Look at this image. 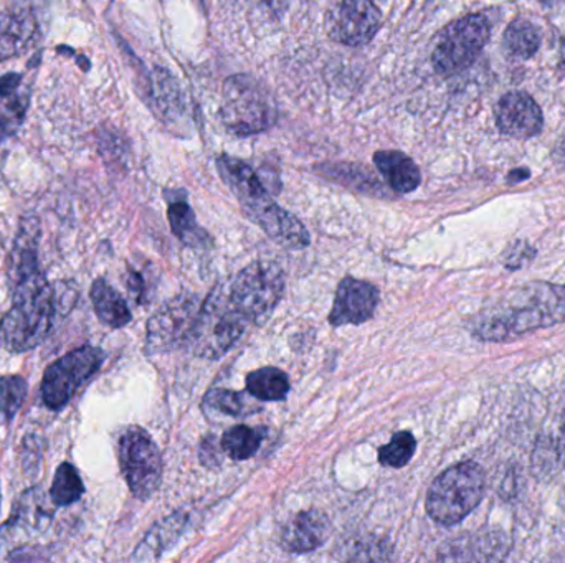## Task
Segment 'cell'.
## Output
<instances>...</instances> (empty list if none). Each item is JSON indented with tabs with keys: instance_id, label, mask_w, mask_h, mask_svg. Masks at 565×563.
Returning <instances> with one entry per match:
<instances>
[{
	"instance_id": "e0dca14e",
	"label": "cell",
	"mask_w": 565,
	"mask_h": 563,
	"mask_svg": "<svg viewBox=\"0 0 565 563\" xmlns=\"http://www.w3.org/2000/svg\"><path fill=\"white\" fill-rule=\"evenodd\" d=\"M331 534L328 516L319 511L299 512L282 528L280 544L286 552L305 554L321 548Z\"/></svg>"
},
{
	"instance_id": "44dd1931",
	"label": "cell",
	"mask_w": 565,
	"mask_h": 563,
	"mask_svg": "<svg viewBox=\"0 0 565 563\" xmlns=\"http://www.w3.org/2000/svg\"><path fill=\"white\" fill-rule=\"evenodd\" d=\"M168 217L172 231H174L175 237L182 243L189 245V247H202L205 240H207V235L199 227L194 210L189 207L188 202H171L169 204Z\"/></svg>"
},
{
	"instance_id": "6da1fadb",
	"label": "cell",
	"mask_w": 565,
	"mask_h": 563,
	"mask_svg": "<svg viewBox=\"0 0 565 563\" xmlns=\"http://www.w3.org/2000/svg\"><path fill=\"white\" fill-rule=\"evenodd\" d=\"M70 288L56 286L46 281L42 271L10 284L13 306L0 321V344L9 353L22 354L35 349L49 336L56 316L70 310L66 297Z\"/></svg>"
},
{
	"instance_id": "7402d4cb",
	"label": "cell",
	"mask_w": 565,
	"mask_h": 563,
	"mask_svg": "<svg viewBox=\"0 0 565 563\" xmlns=\"http://www.w3.org/2000/svg\"><path fill=\"white\" fill-rule=\"evenodd\" d=\"M504 46L514 58H531L541 46L540 30L530 20H514L504 32Z\"/></svg>"
},
{
	"instance_id": "9c48e42d",
	"label": "cell",
	"mask_w": 565,
	"mask_h": 563,
	"mask_svg": "<svg viewBox=\"0 0 565 563\" xmlns=\"http://www.w3.org/2000/svg\"><path fill=\"white\" fill-rule=\"evenodd\" d=\"M105 353L83 346L46 367L42 379V399L49 409L62 410L79 389L102 369Z\"/></svg>"
},
{
	"instance_id": "3957f363",
	"label": "cell",
	"mask_w": 565,
	"mask_h": 563,
	"mask_svg": "<svg viewBox=\"0 0 565 563\" xmlns=\"http://www.w3.org/2000/svg\"><path fill=\"white\" fill-rule=\"evenodd\" d=\"M217 167L244 210L271 240L286 248L308 247L309 234L305 225L270 197L257 172L247 162L224 154L217 159Z\"/></svg>"
},
{
	"instance_id": "4dcf8cb0",
	"label": "cell",
	"mask_w": 565,
	"mask_h": 563,
	"mask_svg": "<svg viewBox=\"0 0 565 563\" xmlns=\"http://www.w3.org/2000/svg\"><path fill=\"white\" fill-rule=\"evenodd\" d=\"M257 15L267 20H280L289 7V0H247Z\"/></svg>"
},
{
	"instance_id": "1f68e13d",
	"label": "cell",
	"mask_w": 565,
	"mask_h": 563,
	"mask_svg": "<svg viewBox=\"0 0 565 563\" xmlns=\"http://www.w3.org/2000/svg\"><path fill=\"white\" fill-rule=\"evenodd\" d=\"M20 85H22V75L7 73L0 78V96L7 98V96L13 95V93L19 91Z\"/></svg>"
},
{
	"instance_id": "83f0119b",
	"label": "cell",
	"mask_w": 565,
	"mask_h": 563,
	"mask_svg": "<svg viewBox=\"0 0 565 563\" xmlns=\"http://www.w3.org/2000/svg\"><path fill=\"white\" fill-rule=\"evenodd\" d=\"M26 380L20 376H6L0 379V415L10 422L22 409L26 397Z\"/></svg>"
},
{
	"instance_id": "484cf974",
	"label": "cell",
	"mask_w": 565,
	"mask_h": 563,
	"mask_svg": "<svg viewBox=\"0 0 565 563\" xmlns=\"http://www.w3.org/2000/svg\"><path fill=\"white\" fill-rule=\"evenodd\" d=\"M262 436L250 426L237 425L228 430L222 439V450L231 456L232 459L244 462L260 448Z\"/></svg>"
},
{
	"instance_id": "52a82bcc",
	"label": "cell",
	"mask_w": 565,
	"mask_h": 563,
	"mask_svg": "<svg viewBox=\"0 0 565 563\" xmlns=\"http://www.w3.org/2000/svg\"><path fill=\"white\" fill-rule=\"evenodd\" d=\"M228 296L248 324H260L270 317L285 291V274L277 263L255 261L241 271L231 286Z\"/></svg>"
},
{
	"instance_id": "2e32d148",
	"label": "cell",
	"mask_w": 565,
	"mask_h": 563,
	"mask_svg": "<svg viewBox=\"0 0 565 563\" xmlns=\"http://www.w3.org/2000/svg\"><path fill=\"white\" fill-rule=\"evenodd\" d=\"M39 19L29 7L0 13V62L25 53L39 40Z\"/></svg>"
},
{
	"instance_id": "f546056e",
	"label": "cell",
	"mask_w": 565,
	"mask_h": 563,
	"mask_svg": "<svg viewBox=\"0 0 565 563\" xmlns=\"http://www.w3.org/2000/svg\"><path fill=\"white\" fill-rule=\"evenodd\" d=\"M7 102L0 109V142L13 136V132L22 126L29 109V95L26 93H13L7 96Z\"/></svg>"
},
{
	"instance_id": "4316f807",
	"label": "cell",
	"mask_w": 565,
	"mask_h": 563,
	"mask_svg": "<svg viewBox=\"0 0 565 563\" xmlns=\"http://www.w3.org/2000/svg\"><path fill=\"white\" fill-rule=\"evenodd\" d=\"M204 403L209 409L231 416L250 415L258 410L245 393L234 392V390H212L205 397Z\"/></svg>"
},
{
	"instance_id": "7c38bea8",
	"label": "cell",
	"mask_w": 565,
	"mask_h": 563,
	"mask_svg": "<svg viewBox=\"0 0 565 563\" xmlns=\"http://www.w3.org/2000/svg\"><path fill=\"white\" fill-rule=\"evenodd\" d=\"M381 23V10L372 0H339L326 17L329 36L348 46L371 42Z\"/></svg>"
},
{
	"instance_id": "d6986e66",
	"label": "cell",
	"mask_w": 565,
	"mask_h": 563,
	"mask_svg": "<svg viewBox=\"0 0 565 563\" xmlns=\"http://www.w3.org/2000/svg\"><path fill=\"white\" fill-rule=\"evenodd\" d=\"M89 296H92L96 316L105 326L119 329L131 323L132 316L128 303L105 278L95 280Z\"/></svg>"
},
{
	"instance_id": "f1b7e54d",
	"label": "cell",
	"mask_w": 565,
	"mask_h": 563,
	"mask_svg": "<svg viewBox=\"0 0 565 563\" xmlns=\"http://www.w3.org/2000/svg\"><path fill=\"white\" fill-rule=\"evenodd\" d=\"M417 450V442L414 435L408 432H398L388 445L379 450V462L388 468H402L411 462Z\"/></svg>"
},
{
	"instance_id": "ac0fdd59",
	"label": "cell",
	"mask_w": 565,
	"mask_h": 563,
	"mask_svg": "<svg viewBox=\"0 0 565 563\" xmlns=\"http://www.w3.org/2000/svg\"><path fill=\"white\" fill-rule=\"evenodd\" d=\"M374 162L392 191L408 194L420 185V169L404 152L379 151L374 154Z\"/></svg>"
},
{
	"instance_id": "9a60e30c",
	"label": "cell",
	"mask_w": 565,
	"mask_h": 563,
	"mask_svg": "<svg viewBox=\"0 0 565 563\" xmlns=\"http://www.w3.org/2000/svg\"><path fill=\"white\" fill-rule=\"evenodd\" d=\"M494 115L498 129L511 138L530 139L543 131V111L527 93H508L498 101Z\"/></svg>"
},
{
	"instance_id": "8fae6325",
	"label": "cell",
	"mask_w": 565,
	"mask_h": 563,
	"mask_svg": "<svg viewBox=\"0 0 565 563\" xmlns=\"http://www.w3.org/2000/svg\"><path fill=\"white\" fill-rule=\"evenodd\" d=\"M53 501L39 486L26 489L13 506L12 516L0 529V549L15 551L33 535L43 534L52 526Z\"/></svg>"
},
{
	"instance_id": "d6a6232c",
	"label": "cell",
	"mask_w": 565,
	"mask_h": 563,
	"mask_svg": "<svg viewBox=\"0 0 565 563\" xmlns=\"http://www.w3.org/2000/svg\"><path fill=\"white\" fill-rule=\"evenodd\" d=\"M530 177V171L527 169H518V171H513L510 174V182H523Z\"/></svg>"
},
{
	"instance_id": "ba28073f",
	"label": "cell",
	"mask_w": 565,
	"mask_h": 563,
	"mask_svg": "<svg viewBox=\"0 0 565 563\" xmlns=\"http://www.w3.org/2000/svg\"><path fill=\"white\" fill-rule=\"evenodd\" d=\"M490 36V20L481 13L450 23L441 33L431 55L435 72L444 76L463 72L483 52Z\"/></svg>"
},
{
	"instance_id": "d4e9b609",
	"label": "cell",
	"mask_w": 565,
	"mask_h": 563,
	"mask_svg": "<svg viewBox=\"0 0 565 563\" xmlns=\"http://www.w3.org/2000/svg\"><path fill=\"white\" fill-rule=\"evenodd\" d=\"M152 98L166 119L175 118V116L179 118L185 111L179 86L164 69H156L152 76Z\"/></svg>"
},
{
	"instance_id": "836d02e7",
	"label": "cell",
	"mask_w": 565,
	"mask_h": 563,
	"mask_svg": "<svg viewBox=\"0 0 565 563\" xmlns=\"http://www.w3.org/2000/svg\"><path fill=\"white\" fill-rule=\"evenodd\" d=\"M544 2H553V0H544Z\"/></svg>"
},
{
	"instance_id": "603a6c76",
	"label": "cell",
	"mask_w": 565,
	"mask_h": 563,
	"mask_svg": "<svg viewBox=\"0 0 565 563\" xmlns=\"http://www.w3.org/2000/svg\"><path fill=\"white\" fill-rule=\"evenodd\" d=\"M83 492H85V486L75 466L72 463H62L55 472L52 489H50L53 505L60 508L72 506L73 502L82 499Z\"/></svg>"
},
{
	"instance_id": "4fadbf2b",
	"label": "cell",
	"mask_w": 565,
	"mask_h": 563,
	"mask_svg": "<svg viewBox=\"0 0 565 563\" xmlns=\"http://www.w3.org/2000/svg\"><path fill=\"white\" fill-rule=\"evenodd\" d=\"M198 314V300L191 296L175 297L149 320L148 350L156 353L169 349L181 339L189 340Z\"/></svg>"
},
{
	"instance_id": "ffe728a7",
	"label": "cell",
	"mask_w": 565,
	"mask_h": 563,
	"mask_svg": "<svg viewBox=\"0 0 565 563\" xmlns=\"http://www.w3.org/2000/svg\"><path fill=\"white\" fill-rule=\"evenodd\" d=\"M247 390L255 399L264 402H278L289 392L288 376L275 367H264L248 373Z\"/></svg>"
},
{
	"instance_id": "8992f818",
	"label": "cell",
	"mask_w": 565,
	"mask_h": 563,
	"mask_svg": "<svg viewBox=\"0 0 565 563\" xmlns=\"http://www.w3.org/2000/svg\"><path fill=\"white\" fill-rule=\"evenodd\" d=\"M247 326V320L232 303L227 286H217L202 304L189 343L195 356L221 359L241 339Z\"/></svg>"
},
{
	"instance_id": "cb8c5ba5",
	"label": "cell",
	"mask_w": 565,
	"mask_h": 563,
	"mask_svg": "<svg viewBox=\"0 0 565 563\" xmlns=\"http://www.w3.org/2000/svg\"><path fill=\"white\" fill-rule=\"evenodd\" d=\"M184 524L182 522L181 516H172L168 521L161 522V524L156 526L151 532H149L148 538L142 541V544L136 549L135 555H132V561H151V559L158 557L171 541H174V538L179 535V528Z\"/></svg>"
},
{
	"instance_id": "5b68a950",
	"label": "cell",
	"mask_w": 565,
	"mask_h": 563,
	"mask_svg": "<svg viewBox=\"0 0 565 563\" xmlns=\"http://www.w3.org/2000/svg\"><path fill=\"white\" fill-rule=\"evenodd\" d=\"M484 495V473L475 462L458 463L428 489L427 511L435 522L455 526L475 511Z\"/></svg>"
},
{
	"instance_id": "277c9868",
	"label": "cell",
	"mask_w": 565,
	"mask_h": 563,
	"mask_svg": "<svg viewBox=\"0 0 565 563\" xmlns=\"http://www.w3.org/2000/svg\"><path fill=\"white\" fill-rule=\"evenodd\" d=\"M221 118L232 134H260L277 121V102L260 79L234 75L222 89Z\"/></svg>"
},
{
	"instance_id": "30bf717a",
	"label": "cell",
	"mask_w": 565,
	"mask_h": 563,
	"mask_svg": "<svg viewBox=\"0 0 565 563\" xmlns=\"http://www.w3.org/2000/svg\"><path fill=\"white\" fill-rule=\"evenodd\" d=\"M119 465L129 491L138 499H148L158 491L162 479V458L154 440L139 429L129 426L119 440Z\"/></svg>"
},
{
	"instance_id": "5bb4252c",
	"label": "cell",
	"mask_w": 565,
	"mask_h": 563,
	"mask_svg": "<svg viewBox=\"0 0 565 563\" xmlns=\"http://www.w3.org/2000/svg\"><path fill=\"white\" fill-rule=\"evenodd\" d=\"M379 304V290L367 281L344 278L335 291L334 306L329 323L334 327L359 326L374 316Z\"/></svg>"
},
{
	"instance_id": "7a4b0ae2",
	"label": "cell",
	"mask_w": 565,
	"mask_h": 563,
	"mask_svg": "<svg viewBox=\"0 0 565 563\" xmlns=\"http://www.w3.org/2000/svg\"><path fill=\"white\" fill-rule=\"evenodd\" d=\"M565 321L564 284L533 283L511 291L473 323L481 340H507Z\"/></svg>"
}]
</instances>
